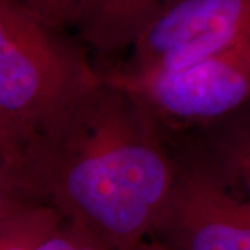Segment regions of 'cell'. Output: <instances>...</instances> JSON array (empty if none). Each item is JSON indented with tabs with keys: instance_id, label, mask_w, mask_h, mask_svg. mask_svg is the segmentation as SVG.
Instances as JSON below:
<instances>
[{
	"instance_id": "cell-3",
	"label": "cell",
	"mask_w": 250,
	"mask_h": 250,
	"mask_svg": "<svg viewBox=\"0 0 250 250\" xmlns=\"http://www.w3.org/2000/svg\"><path fill=\"white\" fill-rule=\"evenodd\" d=\"M113 75L160 128L214 125L250 102V36L185 68Z\"/></svg>"
},
{
	"instance_id": "cell-8",
	"label": "cell",
	"mask_w": 250,
	"mask_h": 250,
	"mask_svg": "<svg viewBox=\"0 0 250 250\" xmlns=\"http://www.w3.org/2000/svg\"><path fill=\"white\" fill-rule=\"evenodd\" d=\"M205 153L250 197V102L211 125Z\"/></svg>"
},
{
	"instance_id": "cell-2",
	"label": "cell",
	"mask_w": 250,
	"mask_h": 250,
	"mask_svg": "<svg viewBox=\"0 0 250 250\" xmlns=\"http://www.w3.org/2000/svg\"><path fill=\"white\" fill-rule=\"evenodd\" d=\"M57 32L0 0V160L102 78Z\"/></svg>"
},
{
	"instance_id": "cell-7",
	"label": "cell",
	"mask_w": 250,
	"mask_h": 250,
	"mask_svg": "<svg viewBox=\"0 0 250 250\" xmlns=\"http://www.w3.org/2000/svg\"><path fill=\"white\" fill-rule=\"evenodd\" d=\"M64 221L49 203L0 190V250H39Z\"/></svg>"
},
{
	"instance_id": "cell-6",
	"label": "cell",
	"mask_w": 250,
	"mask_h": 250,
	"mask_svg": "<svg viewBox=\"0 0 250 250\" xmlns=\"http://www.w3.org/2000/svg\"><path fill=\"white\" fill-rule=\"evenodd\" d=\"M175 0H78L71 24L103 56L132 47L142 32Z\"/></svg>"
},
{
	"instance_id": "cell-5",
	"label": "cell",
	"mask_w": 250,
	"mask_h": 250,
	"mask_svg": "<svg viewBox=\"0 0 250 250\" xmlns=\"http://www.w3.org/2000/svg\"><path fill=\"white\" fill-rule=\"evenodd\" d=\"M250 36V0H175L135 42L125 74L189 67Z\"/></svg>"
},
{
	"instance_id": "cell-10",
	"label": "cell",
	"mask_w": 250,
	"mask_h": 250,
	"mask_svg": "<svg viewBox=\"0 0 250 250\" xmlns=\"http://www.w3.org/2000/svg\"><path fill=\"white\" fill-rule=\"evenodd\" d=\"M39 250H113L95 238L83 227L64 221L59 232Z\"/></svg>"
},
{
	"instance_id": "cell-4",
	"label": "cell",
	"mask_w": 250,
	"mask_h": 250,
	"mask_svg": "<svg viewBox=\"0 0 250 250\" xmlns=\"http://www.w3.org/2000/svg\"><path fill=\"white\" fill-rule=\"evenodd\" d=\"M152 236L175 250H250V197L205 152L178 161Z\"/></svg>"
},
{
	"instance_id": "cell-11",
	"label": "cell",
	"mask_w": 250,
	"mask_h": 250,
	"mask_svg": "<svg viewBox=\"0 0 250 250\" xmlns=\"http://www.w3.org/2000/svg\"><path fill=\"white\" fill-rule=\"evenodd\" d=\"M131 250H175L170 248V246H167V245H164V243H161V242L156 241V239H153L150 242H146L142 241L139 245H136L134 249Z\"/></svg>"
},
{
	"instance_id": "cell-1",
	"label": "cell",
	"mask_w": 250,
	"mask_h": 250,
	"mask_svg": "<svg viewBox=\"0 0 250 250\" xmlns=\"http://www.w3.org/2000/svg\"><path fill=\"white\" fill-rule=\"evenodd\" d=\"M178 171L161 128L106 75L0 160V190L49 203L113 250L152 235Z\"/></svg>"
},
{
	"instance_id": "cell-9",
	"label": "cell",
	"mask_w": 250,
	"mask_h": 250,
	"mask_svg": "<svg viewBox=\"0 0 250 250\" xmlns=\"http://www.w3.org/2000/svg\"><path fill=\"white\" fill-rule=\"evenodd\" d=\"M41 22L60 31L71 24L78 0H16Z\"/></svg>"
}]
</instances>
